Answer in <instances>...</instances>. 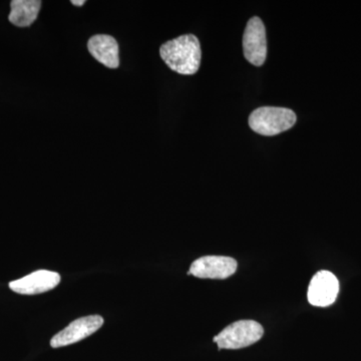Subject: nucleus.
<instances>
[{
	"label": "nucleus",
	"instance_id": "1",
	"mask_svg": "<svg viewBox=\"0 0 361 361\" xmlns=\"http://www.w3.org/2000/svg\"><path fill=\"white\" fill-rule=\"evenodd\" d=\"M160 56L171 70L180 75H195L200 68L201 44L194 35H180L160 47Z\"/></svg>",
	"mask_w": 361,
	"mask_h": 361
},
{
	"label": "nucleus",
	"instance_id": "2",
	"mask_svg": "<svg viewBox=\"0 0 361 361\" xmlns=\"http://www.w3.org/2000/svg\"><path fill=\"white\" fill-rule=\"evenodd\" d=\"M296 120L295 113L289 109L262 106L252 111L248 123L254 132L270 137L291 129Z\"/></svg>",
	"mask_w": 361,
	"mask_h": 361
},
{
	"label": "nucleus",
	"instance_id": "3",
	"mask_svg": "<svg viewBox=\"0 0 361 361\" xmlns=\"http://www.w3.org/2000/svg\"><path fill=\"white\" fill-rule=\"evenodd\" d=\"M264 334V329L260 323L254 320H240L226 327L214 342L219 349H240L248 348L260 341Z\"/></svg>",
	"mask_w": 361,
	"mask_h": 361
},
{
	"label": "nucleus",
	"instance_id": "4",
	"mask_svg": "<svg viewBox=\"0 0 361 361\" xmlns=\"http://www.w3.org/2000/svg\"><path fill=\"white\" fill-rule=\"evenodd\" d=\"M243 51L252 65L261 66L267 58V39L264 23L258 16L247 23L243 37Z\"/></svg>",
	"mask_w": 361,
	"mask_h": 361
},
{
	"label": "nucleus",
	"instance_id": "5",
	"mask_svg": "<svg viewBox=\"0 0 361 361\" xmlns=\"http://www.w3.org/2000/svg\"><path fill=\"white\" fill-rule=\"evenodd\" d=\"M104 318L99 315L85 316L71 322L68 327L56 334L51 341V348H59L71 345L87 338L104 324Z\"/></svg>",
	"mask_w": 361,
	"mask_h": 361
},
{
	"label": "nucleus",
	"instance_id": "6",
	"mask_svg": "<svg viewBox=\"0 0 361 361\" xmlns=\"http://www.w3.org/2000/svg\"><path fill=\"white\" fill-rule=\"evenodd\" d=\"M339 292V282L336 275L329 271L316 273L308 287V301L311 305L326 307L336 300Z\"/></svg>",
	"mask_w": 361,
	"mask_h": 361
},
{
	"label": "nucleus",
	"instance_id": "7",
	"mask_svg": "<svg viewBox=\"0 0 361 361\" xmlns=\"http://www.w3.org/2000/svg\"><path fill=\"white\" fill-rule=\"evenodd\" d=\"M237 270V261L225 256H205L192 263L189 272L201 279H227Z\"/></svg>",
	"mask_w": 361,
	"mask_h": 361
},
{
	"label": "nucleus",
	"instance_id": "8",
	"mask_svg": "<svg viewBox=\"0 0 361 361\" xmlns=\"http://www.w3.org/2000/svg\"><path fill=\"white\" fill-rule=\"evenodd\" d=\"M61 282L59 273L39 270L9 283V288L23 295H35L56 288Z\"/></svg>",
	"mask_w": 361,
	"mask_h": 361
},
{
	"label": "nucleus",
	"instance_id": "9",
	"mask_svg": "<svg viewBox=\"0 0 361 361\" xmlns=\"http://www.w3.org/2000/svg\"><path fill=\"white\" fill-rule=\"evenodd\" d=\"M87 49L96 61L109 68L120 66V49L118 42L108 35H97L87 42Z\"/></svg>",
	"mask_w": 361,
	"mask_h": 361
},
{
	"label": "nucleus",
	"instance_id": "10",
	"mask_svg": "<svg viewBox=\"0 0 361 361\" xmlns=\"http://www.w3.org/2000/svg\"><path fill=\"white\" fill-rule=\"evenodd\" d=\"M8 20L18 27H27L37 20L42 1L39 0H13Z\"/></svg>",
	"mask_w": 361,
	"mask_h": 361
},
{
	"label": "nucleus",
	"instance_id": "11",
	"mask_svg": "<svg viewBox=\"0 0 361 361\" xmlns=\"http://www.w3.org/2000/svg\"><path fill=\"white\" fill-rule=\"evenodd\" d=\"M85 4V0H73V1H71V4L75 6H82Z\"/></svg>",
	"mask_w": 361,
	"mask_h": 361
}]
</instances>
